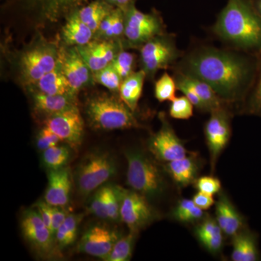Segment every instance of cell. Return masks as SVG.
Masks as SVG:
<instances>
[{
  "instance_id": "1",
  "label": "cell",
  "mask_w": 261,
  "mask_h": 261,
  "mask_svg": "<svg viewBox=\"0 0 261 261\" xmlns=\"http://www.w3.org/2000/svg\"><path fill=\"white\" fill-rule=\"evenodd\" d=\"M183 73L209 84L223 100H233L250 88L257 64L245 57L215 48H204L190 55Z\"/></svg>"
},
{
  "instance_id": "2",
  "label": "cell",
  "mask_w": 261,
  "mask_h": 261,
  "mask_svg": "<svg viewBox=\"0 0 261 261\" xmlns=\"http://www.w3.org/2000/svg\"><path fill=\"white\" fill-rule=\"evenodd\" d=\"M214 32L235 47L261 56V15L253 0H227Z\"/></svg>"
},
{
  "instance_id": "3",
  "label": "cell",
  "mask_w": 261,
  "mask_h": 261,
  "mask_svg": "<svg viewBox=\"0 0 261 261\" xmlns=\"http://www.w3.org/2000/svg\"><path fill=\"white\" fill-rule=\"evenodd\" d=\"M133 113L121 98L106 94L89 98L85 107L87 121L94 130L140 128L141 125Z\"/></svg>"
},
{
  "instance_id": "4",
  "label": "cell",
  "mask_w": 261,
  "mask_h": 261,
  "mask_svg": "<svg viewBox=\"0 0 261 261\" xmlns=\"http://www.w3.org/2000/svg\"><path fill=\"white\" fill-rule=\"evenodd\" d=\"M128 169L127 185L147 198L162 195L166 182L162 171L156 163L144 152L129 149L125 152Z\"/></svg>"
},
{
  "instance_id": "5",
  "label": "cell",
  "mask_w": 261,
  "mask_h": 261,
  "mask_svg": "<svg viewBox=\"0 0 261 261\" xmlns=\"http://www.w3.org/2000/svg\"><path fill=\"white\" fill-rule=\"evenodd\" d=\"M60 48L56 43L39 40L22 51L18 65L20 82L29 87L56 68Z\"/></svg>"
},
{
  "instance_id": "6",
  "label": "cell",
  "mask_w": 261,
  "mask_h": 261,
  "mask_svg": "<svg viewBox=\"0 0 261 261\" xmlns=\"http://www.w3.org/2000/svg\"><path fill=\"white\" fill-rule=\"evenodd\" d=\"M117 172L116 160L108 151L87 154L75 173V185L82 195H88L109 181Z\"/></svg>"
},
{
  "instance_id": "7",
  "label": "cell",
  "mask_w": 261,
  "mask_h": 261,
  "mask_svg": "<svg viewBox=\"0 0 261 261\" xmlns=\"http://www.w3.org/2000/svg\"><path fill=\"white\" fill-rule=\"evenodd\" d=\"M164 34V25L159 13L141 12L132 3L125 10L124 37L130 47H142L152 38Z\"/></svg>"
},
{
  "instance_id": "8",
  "label": "cell",
  "mask_w": 261,
  "mask_h": 261,
  "mask_svg": "<svg viewBox=\"0 0 261 261\" xmlns=\"http://www.w3.org/2000/svg\"><path fill=\"white\" fill-rule=\"evenodd\" d=\"M180 56L172 37L157 36L141 47L142 70L147 76H153L158 70L168 68Z\"/></svg>"
},
{
  "instance_id": "9",
  "label": "cell",
  "mask_w": 261,
  "mask_h": 261,
  "mask_svg": "<svg viewBox=\"0 0 261 261\" xmlns=\"http://www.w3.org/2000/svg\"><path fill=\"white\" fill-rule=\"evenodd\" d=\"M20 227L23 238L39 257L51 258L58 255L59 248L56 238L43 222L37 211H25L22 216Z\"/></svg>"
},
{
  "instance_id": "10",
  "label": "cell",
  "mask_w": 261,
  "mask_h": 261,
  "mask_svg": "<svg viewBox=\"0 0 261 261\" xmlns=\"http://www.w3.org/2000/svg\"><path fill=\"white\" fill-rule=\"evenodd\" d=\"M147 199L135 190H122L120 217L132 232L138 233L159 218Z\"/></svg>"
},
{
  "instance_id": "11",
  "label": "cell",
  "mask_w": 261,
  "mask_h": 261,
  "mask_svg": "<svg viewBox=\"0 0 261 261\" xmlns=\"http://www.w3.org/2000/svg\"><path fill=\"white\" fill-rule=\"evenodd\" d=\"M89 0H13L28 12L39 23H56L74 10L89 3Z\"/></svg>"
},
{
  "instance_id": "12",
  "label": "cell",
  "mask_w": 261,
  "mask_h": 261,
  "mask_svg": "<svg viewBox=\"0 0 261 261\" xmlns=\"http://www.w3.org/2000/svg\"><path fill=\"white\" fill-rule=\"evenodd\" d=\"M44 125L70 148L77 149L82 145L84 122L78 107L47 117L44 118Z\"/></svg>"
},
{
  "instance_id": "13",
  "label": "cell",
  "mask_w": 261,
  "mask_h": 261,
  "mask_svg": "<svg viewBox=\"0 0 261 261\" xmlns=\"http://www.w3.org/2000/svg\"><path fill=\"white\" fill-rule=\"evenodd\" d=\"M229 114L224 107L211 113L206 123V143L210 152L211 170L214 171L220 154L228 145L231 137Z\"/></svg>"
},
{
  "instance_id": "14",
  "label": "cell",
  "mask_w": 261,
  "mask_h": 261,
  "mask_svg": "<svg viewBox=\"0 0 261 261\" xmlns=\"http://www.w3.org/2000/svg\"><path fill=\"white\" fill-rule=\"evenodd\" d=\"M161 119V128L148 141V150L156 159L165 163L185 157L188 152L183 142L178 138L164 117Z\"/></svg>"
},
{
  "instance_id": "15",
  "label": "cell",
  "mask_w": 261,
  "mask_h": 261,
  "mask_svg": "<svg viewBox=\"0 0 261 261\" xmlns=\"http://www.w3.org/2000/svg\"><path fill=\"white\" fill-rule=\"evenodd\" d=\"M59 65L73 93L94 83L93 73L75 47L60 48Z\"/></svg>"
},
{
  "instance_id": "16",
  "label": "cell",
  "mask_w": 261,
  "mask_h": 261,
  "mask_svg": "<svg viewBox=\"0 0 261 261\" xmlns=\"http://www.w3.org/2000/svg\"><path fill=\"white\" fill-rule=\"evenodd\" d=\"M120 238L116 230L102 225H94L81 238L78 251L106 260Z\"/></svg>"
},
{
  "instance_id": "17",
  "label": "cell",
  "mask_w": 261,
  "mask_h": 261,
  "mask_svg": "<svg viewBox=\"0 0 261 261\" xmlns=\"http://www.w3.org/2000/svg\"><path fill=\"white\" fill-rule=\"evenodd\" d=\"M75 47L93 74L111 64L122 49L118 41L99 39H92L85 45Z\"/></svg>"
},
{
  "instance_id": "18",
  "label": "cell",
  "mask_w": 261,
  "mask_h": 261,
  "mask_svg": "<svg viewBox=\"0 0 261 261\" xmlns=\"http://www.w3.org/2000/svg\"><path fill=\"white\" fill-rule=\"evenodd\" d=\"M71 187V175L68 168L49 171L44 200L51 206L65 207L69 202Z\"/></svg>"
},
{
  "instance_id": "19",
  "label": "cell",
  "mask_w": 261,
  "mask_h": 261,
  "mask_svg": "<svg viewBox=\"0 0 261 261\" xmlns=\"http://www.w3.org/2000/svg\"><path fill=\"white\" fill-rule=\"evenodd\" d=\"M36 112L45 118L78 107L76 95L73 94H47L32 91Z\"/></svg>"
},
{
  "instance_id": "20",
  "label": "cell",
  "mask_w": 261,
  "mask_h": 261,
  "mask_svg": "<svg viewBox=\"0 0 261 261\" xmlns=\"http://www.w3.org/2000/svg\"><path fill=\"white\" fill-rule=\"evenodd\" d=\"M94 34L77 13V10L67 15L61 31V39L65 46L80 47L87 44L94 39Z\"/></svg>"
},
{
  "instance_id": "21",
  "label": "cell",
  "mask_w": 261,
  "mask_h": 261,
  "mask_svg": "<svg viewBox=\"0 0 261 261\" xmlns=\"http://www.w3.org/2000/svg\"><path fill=\"white\" fill-rule=\"evenodd\" d=\"M166 171L180 188L195 183L199 171V163L195 154L187 155L165 165Z\"/></svg>"
},
{
  "instance_id": "22",
  "label": "cell",
  "mask_w": 261,
  "mask_h": 261,
  "mask_svg": "<svg viewBox=\"0 0 261 261\" xmlns=\"http://www.w3.org/2000/svg\"><path fill=\"white\" fill-rule=\"evenodd\" d=\"M233 261H256L260 259L257 237L251 231H241L233 237Z\"/></svg>"
},
{
  "instance_id": "23",
  "label": "cell",
  "mask_w": 261,
  "mask_h": 261,
  "mask_svg": "<svg viewBox=\"0 0 261 261\" xmlns=\"http://www.w3.org/2000/svg\"><path fill=\"white\" fill-rule=\"evenodd\" d=\"M32 91L47 94H73L69 82L63 74L59 62L54 70L42 77L37 83L29 87ZM76 95V94H75Z\"/></svg>"
},
{
  "instance_id": "24",
  "label": "cell",
  "mask_w": 261,
  "mask_h": 261,
  "mask_svg": "<svg viewBox=\"0 0 261 261\" xmlns=\"http://www.w3.org/2000/svg\"><path fill=\"white\" fill-rule=\"evenodd\" d=\"M125 11L115 8L111 13L102 20L93 39L118 41L124 37Z\"/></svg>"
},
{
  "instance_id": "25",
  "label": "cell",
  "mask_w": 261,
  "mask_h": 261,
  "mask_svg": "<svg viewBox=\"0 0 261 261\" xmlns=\"http://www.w3.org/2000/svg\"><path fill=\"white\" fill-rule=\"evenodd\" d=\"M146 77L147 75L143 70L134 72L122 82L118 91L121 100L133 112L137 109L142 96Z\"/></svg>"
},
{
  "instance_id": "26",
  "label": "cell",
  "mask_w": 261,
  "mask_h": 261,
  "mask_svg": "<svg viewBox=\"0 0 261 261\" xmlns=\"http://www.w3.org/2000/svg\"><path fill=\"white\" fill-rule=\"evenodd\" d=\"M114 8L104 0H94L76 10L80 18L95 34L102 20Z\"/></svg>"
},
{
  "instance_id": "27",
  "label": "cell",
  "mask_w": 261,
  "mask_h": 261,
  "mask_svg": "<svg viewBox=\"0 0 261 261\" xmlns=\"http://www.w3.org/2000/svg\"><path fill=\"white\" fill-rule=\"evenodd\" d=\"M186 75L189 82L203 103L206 112L211 113L223 107L224 100L218 95L209 84L205 83L200 79L196 78L192 75Z\"/></svg>"
},
{
  "instance_id": "28",
  "label": "cell",
  "mask_w": 261,
  "mask_h": 261,
  "mask_svg": "<svg viewBox=\"0 0 261 261\" xmlns=\"http://www.w3.org/2000/svg\"><path fill=\"white\" fill-rule=\"evenodd\" d=\"M82 217V215H68L64 222L61 224L55 234L58 248H64L74 243Z\"/></svg>"
},
{
  "instance_id": "29",
  "label": "cell",
  "mask_w": 261,
  "mask_h": 261,
  "mask_svg": "<svg viewBox=\"0 0 261 261\" xmlns=\"http://www.w3.org/2000/svg\"><path fill=\"white\" fill-rule=\"evenodd\" d=\"M70 157L69 147L58 145L43 151L42 161L48 171H53L64 168Z\"/></svg>"
},
{
  "instance_id": "30",
  "label": "cell",
  "mask_w": 261,
  "mask_h": 261,
  "mask_svg": "<svg viewBox=\"0 0 261 261\" xmlns=\"http://www.w3.org/2000/svg\"><path fill=\"white\" fill-rule=\"evenodd\" d=\"M137 233L130 231L125 237H121L115 244L106 261H128L130 260L135 246L136 235Z\"/></svg>"
},
{
  "instance_id": "31",
  "label": "cell",
  "mask_w": 261,
  "mask_h": 261,
  "mask_svg": "<svg viewBox=\"0 0 261 261\" xmlns=\"http://www.w3.org/2000/svg\"><path fill=\"white\" fill-rule=\"evenodd\" d=\"M104 187L108 220L118 221V220L121 219L120 210H121L123 187H113L111 185H106Z\"/></svg>"
},
{
  "instance_id": "32",
  "label": "cell",
  "mask_w": 261,
  "mask_h": 261,
  "mask_svg": "<svg viewBox=\"0 0 261 261\" xmlns=\"http://www.w3.org/2000/svg\"><path fill=\"white\" fill-rule=\"evenodd\" d=\"M176 81L168 73H164L154 85V96L159 102L172 101L176 96Z\"/></svg>"
},
{
  "instance_id": "33",
  "label": "cell",
  "mask_w": 261,
  "mask_h": 261,
  "mask_svg": "<svg viewBox=\"0 0 261 261\" xmlns=\"http://www.w3.org/2000/svg\"><path fill=\"white\" fill-rule=\"evenodd\" d=\"M93 77L94 82L104 86L112 92H118L123 82L111 64L94 73Z\"/></svg>"
},
{
  "instance_id": "34",
  "label": "cell",
  "mask_w": 261,
  "mask_h": 261,
  "mask_svg": "<svg viewBox=\"0 0 261 261\" xmlns=\"http://www.w3.org/2000/svg\"><path fill=\"white\" fill-rule=\"evenodd\" d=\"M250 88L251 94L247 111L250 114L261 117V61L257 63L256 73Z\"/></svg>"
},
{
  "instance_id": "35",
  "label": "cell",
  "mask_w": 261,
  "mask_h": 261,
  "mask_svg": "<svg viewBox=\"0 0 261 261\" xmlns=\"http://www.w3.org/2000/svg\"><path fill=\"white\" fill-rule=\"evenodd\" d=\"M135 56L132 53L121 49L117 54L111 65L123 81L135 72Z\"/></svg>"
},
{
  "instance_id": "36",
  "label": "cell",
  "mask_w": 261,
  "mask_h": 261,
  "mask_svg": "<svg viewBox=\"0 0 261 261\" xmlns=\"http://www.w3.org/2000/svg\"><path fill=\"white\" fill-rule=\"evenodd\" d=\"M193 104L186 96L175 97L171 101L169 114L175 119H190L193 116Z\"/></svg>"
},
{
  "instance_id": "37",
  "label": "cell",
  "mask_w": 261,
  "mask_h": 261,
  "mask_svg": "<svg viewBox=\"0 0 261 261\" xmlns=\"http://www.w3.org/2000/svg\"><path fill=\"white\" fill-rule=\"evenodd\" d=\"M175 81H176L177 89L181 91L184 95L186 96L190 99V102L193 104V106L202 112H206L203 103L196 93L195 90L192 87L191 84L189 82L187 75L184 73L183 72L178 73L176 75V78H175Z\"/></svg>"
},
{
  "instance_id": "38",
  "label": "cell",
  "mask_w": 261,
  "mask_h": 261,
  "mask_svg": "<svg viewBox=\"0 0 261 261\" xmlns=\"http://www.w3.org/2000/svg\"><path fill=\"white\" fill-rule=\"evenodd\" d=\"M89 211L99 219H108L104 186L98 189L94 193L89 205Z\"/></svg>"
},
{
  "instance_id": "39",
  "label": "cell",
  "mask_w": 261,
  "mask_h": 261,
  "mask_svg": "<svg viewBox=\"0 0 261 261\" xmlns=\"http://www.w3.org/2000/svg\"><path fill=\"white\" fill-rule=\"evenodd\" d=\"M222 232V229L220 227L216 219L211 217H207L204 219V221L196 228L195 230V234L198 238L199 241L209 237L221 234Z\"/></svg>"
},
{
  "instance_id": "40",
  "label": "cell",
  "mask_w": 261,
  "mask_h": 261,
  "mask_svg": "<svg viewBox=\"0 0 261 261\" xmlns=\"http://www.w3.org/2000/svg\"><path fill=\"white\" fill-rule=\"evenodd\" d=\"M244 226V219L241 214L231 204L228 212V221L224 232L229 237H233L242 231Z\"/></svg>"
},
{
  "instance_id": "41",
  "label": "cell",
  "mask_w": 261,
  "mask_h": 261,
  "mask_svg": "<svg viewBox=\"0 0 261 261\" xmlns=\"http://www.w3.org/2000/svg\"><path fill=\"white\" fill-rule=\"evenodd\" d=\"M195 188L198 192L214 195L219 193L221 189V181L214 176H202L197 178L195 182Z\"/></svg>"
},
{
  "instance_id": "42",
  "label": "cell",
  "mask_w": 261,
  "mask_h": 261,
  "mask_svg": "<svg viewBox=\"0 0 261 261\" xmlns=\"http://www.w3.org/2000/svg\"><path fill=\"white\" fill-rule=\"evenodd\" d=\"M60 140L58 137L47 127L44 126V128L39 132L37 140V145L38 148L44 151L58 145Z\"/></svg>"
},
{
  "instance_id": "43",
  "label": "cell",
  "mask_w": 261,
  "mask_h": 261,
  "mask_svg": "<svg viewBox=\"0 0 261 261\" xmlns=\"http://www.w3.org/2000/svg\"><path fill=\"white\" fill-rule=\"evenodd\" d=\"M231 202L225 195L221 196L216 204V218L224 232L228 221V212Z\"/></svg>"
},
{
  "instance_id": "44",
  "label": "cell",
  "mask_w": 261,
  "mask_h": 261,
  "mask_svg": "<svg viewBox=\"0 0 261 261\" xmlns=\"http://www.w3.org/2000/svg\"><path fill=\"white\" fill-rule=\"evenodd\" d=\"M200 241L201 244L205 247L206 250L212 253H217L222 249L224 239H223L222 233H221V234L214 235V236L202 239Z\"/></svg>"
},
{
  "instance_id": "45",
  "label": "cell",
  "mask_w": 261,
  "mask_h": 261,
  "mask_svg": "<svg viewBox=\"0 0 261 261\" xmlns=\"http://www.w3.org/2000/svg\"><path fill=\"white\" fill-rule=\"evenodd\" d=\"M68 215V213L65 210H63V207L53 206L50 230L53 234L54 235V237L58 228H59L61 224L64 222Z\"/></svg>"
},
{
  "instance_id": "46",
  "label": "cell",
  "mask_w": 261,
  "mask_h": 261,
  "mask_svg": "<svg viewBox=\"0 0 261 261\" xmlns=\"http://www.w3.org/2000/svg\"><path fill=\"white\" fill-rule=\"evenodd\" d=\"M38 213L40 215L43 222L50 229L53 206L48 204L45 200L39 201L36 204Z\"/></svg>"
},
{
  "instance_id": "47",
  "label": "cell",
  "mask_w": 261,
  "mask_h": 261,
  "mask_svg": "<svg viewBox=\"0 0 261 261\" xmlns=\"http://www.w3.org/2000/svg\"><path fill=\"white\" fill-rule=\"evenodd\" d=\"M214 195H208L204 192H198L194 196L192 200L197 207H200L202 210L205 211L210 208L215 203Z\"/></svg>"
},
{
  "instance_id": "48",
  "label": "cell",
  "mask_w": 261,
  "mask_h": 261,
  "mask_svg": "<svg viewBox=\"0 0 261 261\" xmlns=\"http://www.w3.org/2000/svg\"><path fill=\"white\" fill-rule=\"evenodd\" d=\"M195 205L193 200L190 199H183L178 202V205L173 211V217L177 221H179L182 216L186 214Z\"/></svg>"
},
{
  "instance_id": "49",
  "label": "cell",
  "mask_w": 261,
  "mask_h": 261,
  "mask_svg": "<svg viewBox=\"0 0 261 261\" xmlns=\"http://www.w3.org/2000/svg\"><path fill=\"white\" fill-rule=\"evenodd\" d=\"M204 216V210L195 205L186 214L184 215L178 221L184 223L194 222L202 219Z\"/></svg>"
},
{
  "instance_id": "50",
  "label": "cell",
  "mask_w": 261,
  "mask_h": 261,
  "mask_svg": "<svg viewBox=\"0 0 261 261\" xmlns=\"http://www.w3.org/2000/svg\"><path fill=\"white\" fill-rule=\"evenodd\" d=\"M132 3H133V0H118L116 7L121 8L125 11Z\"/></svg>"
},
{
  "instance_id": "51",
  "label": "cell",
  "mask_w": 261,
  "mask_h": 261,
  "mask_svg": "<svg viewBox=\"0 0 261 261\" xmlns=\"http://www.w3.org/2000/svg\"><path fill=\"white\" fill-rule=\"evenodd\" d=\"M255 8L261 15V0H253Z\"/></svg>"
},
{
  "instance_id": "52",
  "label": "cell",
  "mask_w": 261,
  "mask_h": 261,
  "mask_svg": "<svg viewBox=\"0 0 261 261\" xmlns=\"http://www.w3.org/2000/svg\"><path fill=\"white\" fill-rule=\"evenodd\" d=\"M104 1H106L108 4L112 5L113 7H116L118 0H104Z\"/></svg>"
}]
</instances>
